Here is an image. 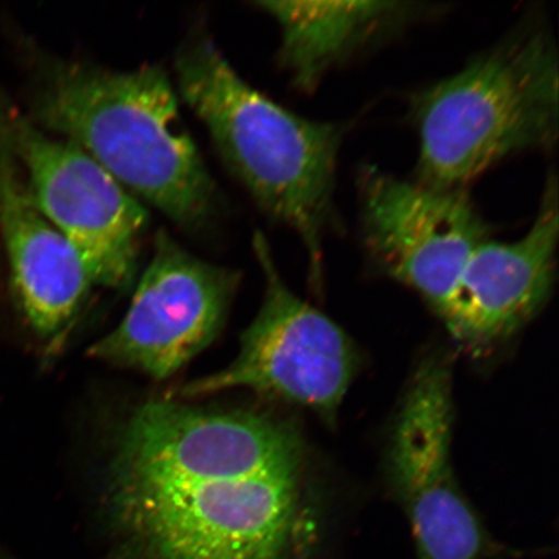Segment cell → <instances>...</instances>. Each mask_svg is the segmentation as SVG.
<instances>
[{
	"instance_id": "1",
	"label": "cell",
	"mask_w": 559,
	"mask_h": 559,
	"mask_svg": "<svg viewBox=\"0 0 559 559\" xmlns=\"http://www.w3.org/2000/svg\"><path fill=\"white\" fill-rule=\"evenodd\" d=\"M300 477L299 438L276 418L146 403L109 467L117 547L132 559H313Z\"/></svg>"
},
{
	"instance_id": "2",
	"label": "cell",
	"mask_w": 559,
	"mask_h": 559,
	"mask_svg": "<svg viewBox=\"0 0 559 559\" xmlns=\"http://www.w3.org/2000/svg\"><path fill=\"white\" fill-rule=\"evenodd\" d=\"M25 115L107 170L126 191L188 229L206 228L215 185L158 66L111 70L27 48Z\"/></svg>"
},
{
	"instance_id": "3",
	"label": "cell",
	"mask_w": 559,
	"mask_h": 559,
	"mask_svg": "<svg viewBox=\"0 0 559 559\" xmlns=\"http://www.w3.org/2000/svg\"><path fill=\"white\" fill-rule=\"evenodd\" d=\"M177 91L251 199L295 230L319 277L324 237L333 226L335 175L344 132L271 100L236 72L205 35L180 48Z\"/></svg>"
},
{
	"instance_id": "4",
	"label": "cell",
	"mask_w": 559,
	"mask_h": 559,
	"mask_svg": "<svg viewBox=\"0 0 559 559\" xmlns=\"http://www.w3.org/2000/svg\"><path fill=\"white\" fill-rule=\"evenodd\" d=\"M558 52L549 32H522L414 99L417 181L465 191L509 156L558 138Z\"/></svg>"
},
{
	"instance_id": "5",
	"label": "cell",
	"mask_w": 559,
	"mask_h": 559,
	"mask_svg": "<svg viewBox=\"0 0 559 559\" xmlns=\"http://www.w3.org/2000/svg\"><path fill=\"white\" fill-rule=\"evenodd\" d=\"M0 140L17 160L40 212L79 254L91 284L129 286L148 227L143 202L85 152L34 124L2 88Z\"/></svg>"
},
{
	"instance_id": "6",
	"label": "cell",
	"mask_w": 559,
	"mask_h": 559,
	"mask_svg": "<svg viewBox=\"0 0 559 559\" xmlns=\"http://www.w3.org/2000/svg\"><path fill=\"white\" fill-rule=\"evenodd\" d=\"M449 362L421 361L391 432L388 477L414 536L417 559H499L516 556L495 539L460 488L452 444Z\"/></svg>"
},
{
	"instance_id": "7",
	"label": "cell",
	"mask_w": 559,
	"mask_h": 559,
	"mask_svg": "<svg viewBox=\"0 0 559 559\" xmlns=\"http://www.w3.org/2000/svg\"><path fill=\"white\" fill-rule=\"evenodd\" d=\"M253 247L265 278L260 312L242 334L239 354L225 369L180 390L199 397L234 389L280 397L333 423L352 384L358 354L348 335L293 293L280 276L261 233Z\"/></svg>"
},
{
	"instance_id": "8",
	"label": "cell",
	"mask_w": 559,
	"mask_h": 559,
	"mask_svg": "<svg viewBox=\"0 0 559 559\" xmlns=\"http://www.w3.org/2000/svg\"><path fill=\"white\" fill-rule=\"evenodd\" d=\"M362 240L389 276L443 320L467 261L489 228L465 191H440L376 167L359 177Z\"/></svg>"
},
{
	"instance_id": "9",
	"label": "cell",
	"mask_w": 559,
	"mask_h": 559,
	"mask_svg": "<svg viewBox=\"0 0 559 559\" xmlns=\"http://www.w3.org/2000/svg\"><path fill=\"white\" fill-rule=\"evenodd\" d=\"M239 282L236 271L200 260L160 230L128 312L88 355L167 379L218 335Z\"/></svg>"
},
{
	"instance_id": "10",
	"label": "cell",
	"mask_w": 559,
	"mask_h": 559,
	"mask_svg": "<svg viewBox=\"0 0 559 559\" xmlns=\"http://www.w3.org/2000/svg\"><path fill=\"white\" fill-rule=\"evenodd\" d=\"M0 250L10 313L53 353L91 289L79 254L35 202L23 171L0 140Z\"/></svg>"
},
{
	"instance_id": "11",
	"label": "cell",
	"mask_w": 559,
	"mask_h": 559,
	"mask_svg": "<svg viewBox=\"0 0 559 559\" xmlns=\"http://www.w3.org/2000/svg\"><path fill=\"white\" fill-rule=\"evenodd\" d=\"M558 239V183L550 175L528 233L509 242L489 237L467 261L443 318L461 346L487 353L540 311L554 288Z\"/></svg>"
},
{
	"instance_id": "12",
	"label": "cell",
	"mask_w": 559,
	"mask_h": 559,
	"mask_svg": "<svg viewBox=\"0 0 559 559\" xmlns=\"http://www.w3.org/2000/svg\"><path fill=\"white\" fill-rule=\"evenodd\" d=\"M255 4L278 24L280 66L302 93H312L332 69L423 12L416 3L384 0H261Z\"/></svg>"
},
{
	"instance_id": "13",
	"label": "cell",
	"mask_w": 559,
	"mask_h": 559,
	"mask_svg": "<svg viewBox=\"0 0 559 559\" xmlns=\"http://www.w3.org/2000/svg\"><path fill=\"white\" fill-rule=\"evenodd\" d=\"M7 313H10L9 295H7L4 263L2 250H0V332H2L3 321Z\"/></svg>"
}]
</instances>
